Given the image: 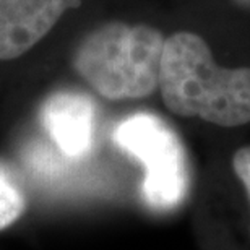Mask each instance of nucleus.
I'll list each match as a JSON object with an SVG mask.
<instances>
[{
  "mask_svg": "<svg viewBox=\"0 0 250 250\" xmlns=\"http://www.w3.org/2000/svg\"><path fill=\"white\" fill-rule=\"evenodd\" d=\"M80 0H0V61L34 47Z\"/></svg>",
  "mask_w": 250,
  "mask_h": 250,
  "instance_id": "nucleus-4",
  "label": "nucleus"
},
{
  "mask_svg": "<svg viewBox=\"0 0 250 250\" xmlns=\"http://www.w3.org/2000/svg\"><path fill=\"white\" fill-rule=\"evenodd\" d=\"M114 142L143 164V197L149 207L166 211L182 202L188 188L186 153L166 122L153 114H133L116 127Z\"/></svg>",
  "mask_w": 250,
  "mask_h": 250,
  "instance_id": "nucleus-3",
  "label": "nucleus"
},
{
  "mask_svg": "<svg viewBox=\"0 0 250 250\" xmlns=\"http://www.w3.org/2000/svg\"><path fill=\"white\" fill-rule=\"evenodd\" d=\"M24 209L21 190L0 166V231L17 221Z\"/></svg>",
  "mask_w": 250,
  "mask_h": 250,
  "instance_id": "nucleus-6",
  "label": "nucleus"
},
{
  "mask_svg": "<svg viewBox=\"0 0 250 250\" xmlns=\"http://www.w3.org/2000/svg\"><path fill=\"white\" fill-rule=\"evenodd\" d=\"M232 166L250 197V146H244L234 154Z\"/></svg>",
  "mask_w": 250,
  "mask_h": 250,
  "instance_id": "nucleus-7",
  "label": "nucleus"
},
{
  "mask_svg": "<svg viewBox=\"0 0 250 250\" xmlns=\"http://www.w3.org/2000/svg\"><path fill=\"white\" fill-rule=\"evenodd\" d=\"M158 88L177 116L221 127L250 122V68L219 67L205 39L195 33L166 38Z\"/></svg>",
  "mask_w": 250,
  "mask_h": 250,
  "instance_id": "nucleus-1",
  "label": "nucleus"
},
{
  "mask_svg": "<svg viewBox=\"0 0 250 250\" xmlns=\"http://www.w3.org/2000/svg\"><path fill=\"white\" fill-rule=\"evenodd\" d=\"M164 41L163 33L148 24H101L80 41L73 68L106 99L149 96L159 83Z\"/></svg>",
  "mask_w": 250,
  "mask_h": 250,
  "instance_id": "nucleus-2",
  "label": "nucleus"
},
{
  "mask_svg": "<svg viewBox=\"0 0 250 250\" xmlns=\"http://www.w3.org/2000/svg\"><path fill=\"white\" fill-rule=\"evenodd\" d=\"M42 127L63 156H86L93 145L94 106L82 93L59 91L49 96L39 111Z\"/></svg>",
  "mask_w": 250,
  "mask_h": 250,
  "instance_id": "nucleus-5",
  "label": "nucleus"
}]
</instances>
